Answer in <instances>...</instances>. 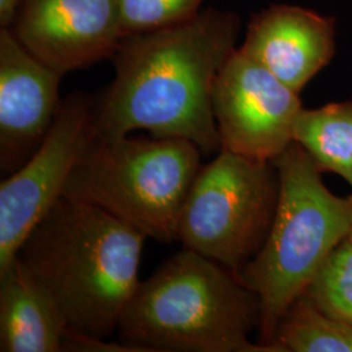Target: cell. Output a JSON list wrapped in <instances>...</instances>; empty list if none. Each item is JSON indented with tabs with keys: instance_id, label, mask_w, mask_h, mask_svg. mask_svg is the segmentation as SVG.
<instances>
[{
	"instance_id": "cell-9",
	"label": "cell",
	"mask_w": 352,
	"mask_h": 352,
	"mask_svg": "<svg viewBox=\"0 0 352 352\" xmlns=\"http://www.w3.org/2000/svg\"><path fill=\"white\" fill-rule=\"evenodd\" d=\"M10 29L62 76L113 58L126 38L119 0H23Z\"/></svg>"
},
{
	"instance_id": "cell-12",
	"label": "cell",
	"mask_w": 352,
	"mask_h": 352,
	"mask_svg": "<svg viewBox=\"0 0 352 352\" xmlns=\"http://www.w3.org/2000/svg\"><path fill=\"white\" fill-rule=\"evenodd\" d=\"M68 333L50 296L16 256L0 272V351H64Z\"/></svg>"
},
{
	"instance_id": "cell-15",
	"label": "cell",
	"mask_w": 352,
	"mask_h": 352,
	"mask_svg": "<svg viewBox=\"0 0 352 352\" xmlns=\"http://www.w3.org/2000/svg\"><path fill=\"white\" fill-rule=\"evenodd\" d=\"M305 294L327 316L352 327V244L343 240L330 253Z\"/></svg>"
},
{
	"instance_id": "cell-6",
	"label": "cell",
	"mask_w": 352,
	"mask_h": 352,
	"mask_svg": "<svg viewBox=\"0 0 352 352\" xmlns=\"http://www.w3.org/2000/svg\"><path fill=\"white\" fill-rule=\"evenodd\" d=\"M278 197L273 161L221 149L193 180L179 218L177 241L239 273L264 245Z\"/></svg>"
},
{
	"instance_id": "cell-16",
	"label": "cell",
	"mask_w": 352,
	"mask_h": 352,
	"mask_svg": "<svg viewBox=\"0 0 352 352\" xmlns=\"http://www.w3.org/2000/svg\"><path fill=\"white\" fill-rule=\"evenodd\" d=\"M204 0H119L124 36L188 21L201 11Z\"/></svg>"
},
{
	"instance_id": "cell-7",
	"label": "cell",
	"mask_w": 352,
	"mask_h": 352,
	"mask_svg": "<svg viewBox=\"0 0 352 352\" xmlns=\"http://www.w3.org/2000/svg\"><path fill=\"white\" fill-rule=\"evenodd\" d=\"M97 138L96 100L75 93L62 101L36 153L0 184V272L26 236L64 196L68 179Z\"/></svg>"
},
{
	"instance_id": "cell-11",
	"label": "cell",
	"mask_w": 352,
	"mask_h": 352,
	"mask_svg": "<svg viewBox=\"0 0 352 352\" xmlns=\"http://www.w3.org/2000/svg\"><path fill=\"white\" fill-rule=\"evenodd\" d=\"M239 49L300 94L336 54V19L300 6L273 4L252 16Z\"/></svg>"
},
{
	"instance_id": "cell-1",
	"label": "cell",
	"mask_w": 352,
	"mask_h": 352,
	"mask_svg": "<svg viewBox=\"0 0 352 352\" xmlns=\"http://www.w3.org/2000/svg\"><path fill=\"white\" fill-rule=\"evenodd\" d=\"M240 28L238 13L206 8L188 21L126 36L113 56V82L96 100L97 138L142 129L189 140L205 155L221 151L212 94Z\"/></svg>"
},
{
	"instance_id": "cell-8",
	"label": "cell",
	"mask_w": 352,
	"mask_h": 352,
	"mask_svg": "<svg viewBox=\"0 0 352 352\" xmlns=\"http://www.w3.org/2000/svg\"><path fill=\"white\" fill-rule=\"evenodd\" d=\"M300 94L240 49L214 81L212 103L222 149L273 161L295 141Z\"/></svg>"
},
{
	"instance_id": "cell-14",
	"label": "cell",
	"mask_w": 352,
	"mask_h": 352,
	"mask_svg": "<svg viewBox=\"0 0 352 352\" xmlns=\"http://www.w3.org/2000/svg\"><path fill=\"white\" fill-rule=\"evenodd\" d=\"M274 352H352V327L324 314L302 292L279 320Z\"/></svg>"
},
{
	"instance_id": "cell-18",
	"label": "cell",
	"mask_w": 352,
	"mask_h": 352,
	"mask_svg": "<svg viewBox=\"0 0 352 352\" xmlns=\"http://www.w3.org/2000/svg\"><path fill=\"white\" fill-rule=\"evenodd\" d=\"M347 239L350 240V241H351V244H352V227H351V231H350V234H349V236H347Z\"/></svg>"
},
{
	"instance_id": "cell-3",
	"label": "cell",
	"mask_w": 352,
	"mask_h": 352,
	"mask_svg": "<svg viewBox=\"0 0 352 352\" xmlns=\"http://www.w3.org/2000/svg\"><path fill=\"white\" fill-rule=\"evenodd\" d=\"M260 320L238 273L183 248L140 282L116 331L141 352H273L251 340Z\"/></svg>"
},
{
	"instance_id": "cell-19",
	"label": "cell",
	"mask_w": 352,
	"mask_h": 352,
	"mask_svg": "<svg viewBox=\"0 0 352 352\" xmlns=\"http://www.w3.org/2000/svg\"><path fill=\"white\" fill-rule=\"evenodd\" d=\"M349 183H350V186L352 187V170H351V175H350V179H349ZM352 197V196H351Z\"/></svg>"
},
{
	"instance_id": "cell-5",
	"label": "cell",
	"mask_w": 352,
	"mask_h": 352,
	"mask_svg": "<svg viewBox=\"0 0 352 352\" xmlns=\"http://www.w3.org/2000/svg\"><path fill=\"white\" fill-rule=\"evenodd\" d=\"M201 151L174 138H96L69 176L64 196L98 206L148 238L177 241L183 205L201 168Z\"/></svg>"
},
{
	"instance_id": "cell-10",
	"label": "cell",
	"mask_w": 352,
	"mask_h": 352,
	"mask_svg": "<svg viewBox=\"0 0 352 352\" xmlns=\"http://www.w3.org/2000/svg\"><path fill=\"white\" fill-rule=\"evenodd\" d=\"M63 76L0 30V170L11 175L36 153L59 113Z\"/></svg>"
},
{
	"instance_id": "cell-4",
	"label": "cell",
	"mask_w": 352,
	"mask_h": 352,
	"mask_svg": "<svg viewBox=\"0 0 352 352\" xmlns=\"http://www.w3.org/2000/svg\"><path fill=\"white\" fill-rule=\"evenodd\" d=\"M273 164L279 176L276 215L264 245L238 273L260 299V343L267 347L283 314L352 227V197L327 188L322 171L298 142Z\"/></svg>"
},
{
	"instance_id": "cell-17",
	"label": "cell",
	"mask_w": 352,
	"mask_h": 352,
	"mask_svg": "<svg viewBox=\"0 0 352 352\" xmlns=\"http://www.w3.org/2000/svg\"><path fill=\"white\" fill-rule=\"evenodd\" d=\"M23 0H0V26L12 28Z\"/></svg>"
},
{
	"instance_id": "cell-13",
	"label": "cell",
	"mask_w": 352,
	"mask_h": 352,
	"mask_svg": "<svg viewBox=\"0 0 352 352\" xmlns=\"http://www.w3.org/2000/svg\"><path fill=\"white\" fill-rule=\"evenodd\" d=\"M294 140L309 154L321 171L334 173L349 182L352 170V101L302 109Z\"/></svg>"
},
{
	"instance_id": "cell-2",
	"label": "cell",
	"mask_w": 352,
	"mask_h": 352,
	"mask_svg": "<svg viewBox=\"0 0 352 352\" xmlns=\"http://www.w3.org/2000/svg\"><path fill=\"white\" fill-rule=\"evenodd\" d=\"M146 238L101 208L63 196L16 256L50 296L69 333L109 340L139 287Z\"/></svg>"
}]
</instances>
